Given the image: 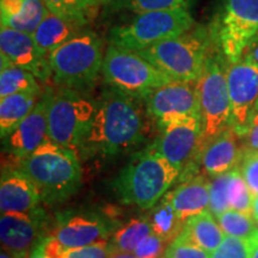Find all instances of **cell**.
Masks as SVG:
<instances>
[{
	"label": "cell",
	"instance_id": "1",
	"mask_svg": "<svg viewBox=\"0 0 258 258\" xmlns=\"http://www.w3.org/2000/svg\"><path fill=\"white\" fill-rule=\"evenodd\" d=\"M96 105L95 116L79 158H111L145 140V121L139 101L109 86Z\"/></svg>",
	"mask_w": 258,
	"mask_h": 258
},
{
	"label": "cell",
	"instance_id": "2",
	"mask_svg": "<svg viewBox=\"0 0 258 258\" xmlns=\"http://www.w3.org/2000/svg\"><path fill=\"white\" fill-rule=\"evenodd\" d=\"M18 166L32 179L47 205L69 200L82 184L80 158L74 151L47 139L35 152L18 161Z\"/></svg>",
	"mask_w": 258,
	"mask_h": 258
},
{
	"label": "cell",
	"instance_id": "3",
	"mask_svg": "<svg viewBox=\"0 0 258 258\" xmlns=\"http://www.w3.org/2000/svg\"><path fill=\"white\" fill-rule=\"evenodd\" d=\"M179 176L180 171L176 166L147 147L120 171L112 182V188L124 205L152 209Z\"/></svg>",
	"mask_w": 258,
	"mask_h": 258
},
{
	"label": "cell",
	"instance_id": "4",
	"mask_svg": "<svg viewBox=\"0 0 258 258\" xmlns=\"http://www.w3.org/2000/svg\"><path fill=\"white\" fill-rule=\"evenodd\" d=\"M212 47L209 28L195 24L178 36L158 42L147 49L135 53L150 61L173 82L195 83Z\"/></svg>",
	"mask_w": 258,
	"mask_h": 258
},
{
	"label": "cell",
	"instance_id": "5",
	"mask_svg": "<svg viewBox=\"0 0 258 258\" xmlns=\"http://www.w3.org/2000/svg\"><path fill=\"white\" fill-rule=\"evenodd\" d=\"M49 63L57 86L88 93L103 67V42L96 32L84 29L49 53Z\"/></svg>",
	"mask_w": 258,
	"mask_h": 258
},
{
	"label": "cell",
	"instance_id": "6",
	"mask_svg": "<svg viewBox=\"0 0 258 258\" xmlns=\"http://www.w3.org/2000/svg\"><path fill=\"white\" fill-rule=\"evenodd\" d=\"M226 61L221 51L213 43L202 72L196 80L201 106V154L205 147L230 127L232 122Z\"/></svg>",
	"mask_w": 258,
	"mask_h": 258
},
{
	"label": "cell",
	"instance_id": "7",
	"mask_svg": "<svg viewBox=\"0 0 258 258\" xmlns=\"http://www.w3.org/2000/svg\"><path fill=\"white\" fill-rule=\"evenodd\" d=\"M48 90V138L79 156L95 116L97 102L86 93L63 86Z\"/></svg>",
	"mask_w": 258,
	"mask_h": 258
},
{
	"label": "cell",
	"instance_id": "8",
	"mask_svg": "<svg viewBox=\"0 0 258 258\" xmlns=\"http://www.w3.org/2000/svg\"><path fill=\"white\" fill-rule=\"evenodd\" d=\"M195 25L189 10H160L137 16L125 24L116 25L109 31L111 46L124 50L140 51L167 38L178 36Z\"/></svg>",
	"mask_w": 258,
	"mask_h": 258
},
{
	"label": "cell",
	"instance_id": "9",
	"mask_svg": "<svg viewBox=\"0 0 258 258\" xmlns=\"http://www.w3.org/2000/svg\"><path fill=\"white\" fill-rule=\"evenodd\" d=\"M102 74L109 86L139 102H146L157 89L173 82L138 53L111 44L105 50Z\"/></svg>",
	"mask_w": 258,
	"mask_h": 258
},
{
	"label": "cell",
	"instance_id": "10",
	"mask_svg": "<svg viewBox=\"0 0 258 258\" xmlns=\"http://www.w3.org/2000/svg\"><path fill=\"white\" fill-rule=\"evenodd\" d=\"M209 30L227 62H237L258 34V0H221Z\"/></svg>",
	"mask_w": 258,
	"mask_h": 258
},
{
	"label": "cell",
	"instance_id": "11",
	"mask_svg": "<svg viewBox=\"0 0 258 258\" xmlns=\"http://www.w3.org/2000/svg\"><path fill=\"white\" fill-rule=\"evenodd\" d=\"M161 133L150 148L169 160L186 180L195 175L196 163L201 164V117H184L160 127Z\"/></svg>",
	"mask_w": 258,
	"mask_h": 258
},
{
	"label": "cell",
	"instance_id": "12",
	"mask_svg": "<svg viewBox=\"0 0 258 258\" xmlns=\"http://www.w3.org/2000/svg\"><path fill=\"white\" fill-rule=\"evenodd\" d=\"M227 85L232 108L231 125L240 138L246 135L258 102V67L241 57L228 63Z\"/></svg>",
	"mask_w": 258,
	"mask_h": 258
},
{
	"label": "cell",
	"instance_id": "13",
	"mask_svg": "<svg viewBox=\"0 0 258 258\" xmlns=\"http://www.w3.org/2000/svg\"><path fill=\"white\" fill-rule=\"evenodd\" d=\"M147 114L158 127L184 117H201L195 83L171 82L157 89L145 102Z\"/></svg>",
	"mask_w": 258,
	"mask_h": 258
},
{
	"label": "cell",
	"instance_id": "14",
	"mask_svg": "<svg viewBox=\"0 0 258 258\" xmlns=\"http://www.w3.org/2000/svg\"><path fill=\"white\" fill-rule=\"evenodd\" d=\"M47 218L40 208L27 213H2L0 239L14 258H28L44 239Z\"/></svg>",
	"mask_w": 258,
	"mask_h": 258
},
{
	"label": "cell",
	"instance_id": "15",
	"mask_svg": "<svg viewBox=\"0 0 258 258\" xmlns=\"http://www.w3.org/2000/svg\"><path fill=\"white\" fill-rule=\"evenodd\" d=\"M114 234V225L103 213L96 211L66 212L57 218L50 235L66 247H82Z\"/></svg>",
	"mask_w": 258,
	"mask_h": 258
},
{
	"label": "cell",
	"instance_id": "16",
	"mask_svg": "<svg viewBox=\"0 0 258 258\" xmlns=\"http://www.w3.org/2000/svg\"><path fill=\"white\" fill-rule=\"evenodd\" d=\"M0 51L15 66L32 73L41 83L53 77L48 54L38 47L32 35L2 27Z\"/></svg>",
	"mask_w": 258,
	"mask_h": 258
},
{
	"label": "cell",
	"instance_id": "17",
	"mask_svg": "<svg viewBox=\"0 0 258 258\" xmlns=\"http://www.w3.org/2000/svg\"><path fill=\"white\" fill-rule=\"evenodd\" d=\"M49 90L44 89L34 109L19 123L14 133L5 139V151L17 161L30 156L48 138ZM4 141V140H3Z\"/></svg>",
	"mask_w": 258,
	"mask_h": 258
},
{
	"label": "cell",
	"instance_id": "18",
	"mask_svg": "<svg viewBox=\"0 0 258 258\" xmlns=\"http://www.w3.org/2000/svg\"><path fill=\"white\" fill-rule=\"evenodd\" d=\"M42 201L36 184L21 167H3L0 179L2 213L34 211Z\"/></svg>",
	"mask_w": 258,
	"mask_h": 258
},
{
	"label": "cell",
	"instance_id": "19",
	"mask_svg": "<svg viewBox=\"0 0 258 258\" xmlns=\"http://www.w3.org/2000/svg\"><path fill=\"white\" fill-rule=\"evenodd\" d=\"M239 138L230 125L205 147L201 154V166L206 175L215 177L239 165L244 151L238 144Z\"/></svg>",
	"mask_w": 258,
	"mask_h": 258
},
{
	"label": "cell",
	"instance_id": "20",
	"mask_svg": "<svg viewBox=\"0 0 258 258\" xmlns=\"http://www.w3.org/2000/svg\"><path fill=\"white\" fill-rule=\"evenodd\" d=\"M166 196L179 217L186 221L194 215L209 211L211 180L198 175L167 192Z\"/></svg>",
	"mask_w": 258,
	"mask_h": 258
},
{
	"label": "cell",
	"instance_id": "21",
	"mask_svg": "<svg viewBox=\"0 0 258 258\" xmlns=\"http://www.w3.org/2000/svg\"><path fill=\"white\" fill-rule=\"evenodd\" d=\"M84 29H86L85 25L67 21L48 11L47 16L38 25L37 30L32 36L38 47L49 55V53L63 44L64 42L77 36Z\"/></svg>",
	"mask_w": 258,
	"mask_h": 258
},
{
	"label": "cell",
	"instance_id": "22",
	"mask_svg": "<svg viewBox=\"0 0 258 258\" xmlns=\"http://www.w3.org/2000/svg\"><path fill=\"white\" fill-rule=\"evenodd\" d=\"M44 92V91H43ZM43 92H22L0 98V137L5 140L29 115Z\"/></svg>",
	"mask_w": 258,
	"mask_h": 258
},
{
	"label": "cell",
	"instance_id": "23",
	"mask_svg": "<svg viewBox=\"0 0 258 258\" xmlns=\"http://www.w3.org/2000/svg\"><path fill=\"white\" fill-rule=\"evenodd\" d=\"M179 235L201 249L213 252L220 246L226 234L221 230L217 218L209 211H206L189 218L185 221L184 230Z\"/></svg>",
	"mask_w": 258,
	"mask_h": 258
},
{
	"label": "cell",
	"instance_id": "24",
	"mask_svg": "<svg viewBox=\"0 0 258 258\" xmlns=\"http://www.w3.org/2000/svg\"><path fill=\"white\" fill-rule=\"evenodd\" d=\"M35 250L47 258H110L116 251L111 241L108 240L98 241L88 246L66 247L53 235L44 238Z\"/></svg>",
	"mask_w": 258,
	"mask_h": 258
},
{
	"label": "cell",
	"instance_id": "25",
	"mask_svg": "<svg viewBox=\"0 0 258 258\" xmlns=\"http://www.w3.org/2000/svg\"><path fill=\"white\" fill-rule=\"evenodd\" d=\"M0 67V98L22 92H43L34 74L15 66L8 57L2 55Z\"/></svg>",
	"mask_w": 258,
	"mask_h": 258
},
{
	"label": "cell",
	"instance_id": "26",
	"mask_svg": "<svg viewBox=\"0 0 258 258\" xmlns=\"http://www.w3.org/2000/svg\"><path fill=\"white\" fill-rule=\"evenodd\" d=\"M153 232L169 245L184 230L185 221L179 217L165 195L150 214Z\"/></svg>",
	"mask_w": 258,
	"mask_h": 258
},
{
	"label": "cell",
	"instance_id": "27",
	"mask_svg": "<svg viewBox=\"0 0 258 258\" xmlns=\"http://www.w3.org/2000/svg\"><path fill=\"white\" fill-rule=\"evenodd\" d=\"M153 233L150 215L131 219L111 235V244L122 252H134L140 241Z\"/></svg>",
	"mask_w": 258,
	"mask_h": 258
},
{
	"label": "cell",
	"instance_id": "28",
	"mask_svg": "<svg viewBox=\"0 0 258 258\" xmlns=\"http://www.w3.org/2000/svg\"><path fill=\"white\" fill-rule=\"evenodd\" d=\"M50 12L67 21L88 25L98 8L96 0H43Z\"/></svg>",
	"mask_w": 258,
	"mask_h": 258
},
{
	"label": "cell",
	"instance_id": "29",
	"mask_svg": "<svg viewBox=\"0 0 258 258\" xmlns=\"http://www.w3.org/2000/svg\"><path fill=\"white\" fill-rule=\"evenodd\" d=\"M48 11L49 10L47 9L43 0H24L23 8L18 15L0 22H2V27L34 35L38 25L47 16Z\"/></svg>",
	"mask_w": 258,
	"mask_h": 258
},
{
	"label": "cell",
	"instance_id": "30",
	"mask_svg": "<svg viewBox=\"0 0 258 258\" xmlns=\"http://www.w3.org/2000/svg\"><path fill=\"white\" fill-rule=\"evenodd\" d=\"M217 220L224 233L231 237L249 240L257 232V222L252 215L233 211V209H228L222 213L217 218Z\"/></svg>",
	"mask_w": 258,
	"mask_h": 258
},
{
	"label": "cell",
	"instance_id": "31",
	"mask_svg": "<svg viewBox=\"0 0 258 258\" xmlns=\"http://www.w3.org/2000/svg\"><path fill=\"white\" fill-rule=\"evenodd\" d=\"M196 0H114L110 4L114 10H127V11L143 14L148 11L160 10H189Z\"/></svg>",
	"mask_w": 258,
	"mask_h": 258
},
{
	"label": "cell",
	"instance_id": "32",
	"mask_svg": "<svg viewBox=\"0 0 258 258\" xmlns=\"http://www.w3.org/2000/svg\"><path fill=\"white\" fill-rule=\"evenodd\" d=\"M230 186H228V202L230 209L252 215V194L241 175L239 165L231 171Z\"/></svg>",
	"mask_w": 258,
	"mask_h": 258
},
{
	"label": "cell",
	"instance_id": "33",
	"mask_svg": "<svg viewBox=\"0 0 258 258\" xmlns=\"http://www.w3.org/2000/svg\"><path fill=\"white\" fill-rule=\"evenodd\" d=\"M231 172L212 177L211 179V200H209V212L218 218L222 213L230 209L228 202V186H230Z\"/></svg>",
	"mask_w": 258,
	"mask_h": 258
},
{
	"label": "cell",
	"instance_id": "34",
	"mask_svg": "<svg viewBox=\"0 0 258 258\" xmlns=\"http://www.w3.org/2000/svg\"><path fill=\"white\" fill-rule=\"evenodd\" d=\"M239 169L252 196L258 195V150L244 148Z\"/></svg>",
	"mask_w": 258,
	"mask_h": 258
},
{
	"label": "cell",
	"instance_id": "35",
	"mask_svg": "<svg viewBox=\"0 0 258 258\" xmlns=\"http://www.w3.org/2000/svg\"><path fill=\"white\" fill-rule=\"evenodd\" d=\"M211 258H250L249 241L225 235L220 246L211 252Z\"/></svg>",
	"mask_w": 258,
	"mask_h": 258
},
{
	"label": "cell",
	"instance_id": "36",
	"mask_svg": "<svg viewBox=\"0 0 258 258\" xmlns=\"http://www.w3.org/2000/svg\"><path fill=\"white\" fill-rule=\"evenodd\" d=\"M164 256L166 258H211V252L179 235L167 245Z\"/></svg>",
	"mask_w": 258,
	"mask_h": 258
},
{
	"label": "cell",
	"instance_id": "37",
	"mask_svg": "<svg viewBox=\"0 0 258 258\" xmlns=\"http://www.w3.org/2000/svg\"><path fill=\"white\" fill-rule=\"evenodd\" d=\"M166 247L165 241L153 232L140 241L133 253L138 258H157L165 252Z\"/></svg>",
	"mask_w": 258,
	"mask_h": 258
},
{
	"label": "cell",
	"instance_id": "38",
	"mask_svg": "<svg viewBox=\"0 0 258 258\" xmlns=\"http://www.w3.org/2000/svg\"><path fill=\"white\" fill-rule=\"evenodd\" d=\"M245 137L247 138V147L258 150V111H254Z\"/></svg>",
	"mask_w": 258,
	"mask_h": 258
},
{
	"label": "cell",
	"instance_id": "39",
	"mask_svg": "<svg viewBox=\"0 0 258 258\" xmlns=\"http://www.w3.org/2000/svg\"><path fill=\"white\" fill-rule=\"evenodd\" d=\"M241 57L250 61V62H252L258 67V34L251 40L250 43L247 44L246 49H245Z\"/></svg>",
	"mask_w": 258,
	"mask_h": 258
},
{
	"label": "cell",
	"instance_id": "40",
	"mask_svg": "<svg viewBox=\"0 0 258 258\" xmlns=\"http://www.w3.org/2000/svg\"><path fill=\"white\" fill-rule=\"evenodd\" d=\"M249 249H250V258H258V234L253 235L249 240Z\"/></svg>",
	"mask_w": 258,
	"mask_h": 258
},
{
	"label": "cell",
	"instance_id": "41",
	"mask_svg": "<svg viewBox=\"0 0 258 258\" xmlns=\"http://www.w3.org/2000/svg\"><path fill=\"white\" fill-rule=\"evenodd\" d=\"M110 258H138L133 252H122V251L116 250L114 253L111 254Z\"/></svg>",
	"mask_w": 258,
	"mask_h": 258
},
{
	"label": "cell",
	"instance_id": "42",
	"mask_svg": "<svg viewBox=\"0 0 258 258\" xmlns=\"http://www.w3.org/2000/svg\"><path fill=\"white\" fill-rule=\"evenodd\" d=\"M252 218L258 221V195L252 198Z\"/></svg>",
	"mask_w": 258,
	"mask_h": 258
},
{
	"label": "cell",
	"instance_id": "43",
	"mask_svg": "<svg viewBox=\"0 0 258 258\" xmlns=\"http://www.w3.org/2000/svg\"><path fill=\"white\" fill-rule=\"evenodd\" d=\"M28 258H47V257H44L43 254H42L41 252H38L37 250H34V251H32V252L30 253V256H29Z\"/></svg>",
	"mask_w": 258,
	"mask_h": 258
},
{
	"label": "cell",
	"instance_id": "44",
	"mask_svg": "<svg viewBox=\"0 0 258 258\" xmlns=\"http://www.w3.org/2000/svg\"><path fill=\"white\" fill-rule=\"evenodd\" d=\"M111 2H114V0H96V3L98 5H108L110 4Z\"/></svg>",
	"mask_w": 258,
	"mask_h": 258
},
{
	"label": "cell",
	"instance_id": "45",
	"mask_svg": "<svg viewBox=\"0 0 258 258\" xmlns=\"http://www.w3.org/2000/svg\"><path fill=\"white\" fill-rule=\"evenodd\" d=\"M0 258H14L11 256V254H9L6 251H3L2 254H0Z\"/></svg>",
	"mask_w": 258,
	"mask_h": 258
},
{
	"label": "cell",
	"instance_id": "46",
	"mask_svg": "<svg viewBox=\"0 0 258 258\" xmlns=\"http://www.w3.org/2000/svg\"><path fill=\"white\" fill-rule=\"evenodd\" d=\"M157 258H166L165 256H160V257H157Z\"/></svg>",
	"mask_w": 258,
	"mask_h": 258
},
{
	"label": "cell",
	"instance_id": "47",
	"mask_svg": "<svg viewBox=\"0 0 258 258\" xmlns=\"http://www.w3.org/2000/svg\"><path fill=\"white\" fill-rule=\"evenodd\" d=\"M256 111H258V102H257V106H256Z\"/></svg>",
	"mask_w": 258,
	"mask_h": 258
},
{
	"label": "cell",
	"instance_id": "48",
	"mask_svg": "<svg viewBox=\"0 0 258 258\" xmlns=\"http://www.w3.org/2000/svg\"><path fill=\"white\" fill-rule=\"evenodd\" d=\"M257 222V234H258V221H256Z\"/></svg>",
	"mask_w": 258,
	"mask_h": 258
}]
</instances>
